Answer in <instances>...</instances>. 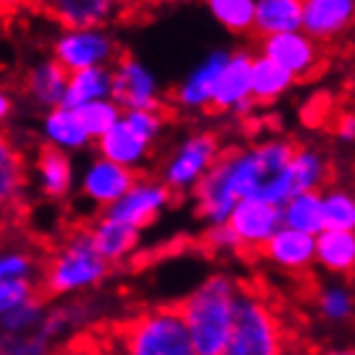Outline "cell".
Returning <instances> with one entry per match:
<instances>
[{"label": "cell", "instance_id": "74e56055", "mask_svg": "<svg viewBox=\"0 0 355 355\" xmlns=\"http://www.w3.org/2000/svg\"><path fill=\"white\" fill-rule=\"evenodd\" d=\"M335 134H338V139H343V142L355 144V111H345V114L338 116Z\"/></svg>", "mask_w": 355, "mask_h": 355}, {"label": "cell", "instance_id": "3957f363", "mask_svg": "<svg viewBox=\"0 0 355 355\" xmlns=\"http://www.w3.org/2000/svg\"><path fill=\"white\" fill-rule=\"evenodd\" d=\"M114 355H198L178 306H147L106 335Z\"/></svg>", "mask_w": 355, "mask_h": 355}, {"label": "cell", "instance_id": "7a4b0ae2", "mask_svg": "<svg viewBox=\"0 0 355 355\" xmlns=\"http://www.w3.org/2000/svg\"><path fill=\"white\" fill-rule=\"evenodd\" d=\"M240 293V281H234L227 273H214L204 278L183 302L178 304L198 355L224 353V347L230 343L232 327H234Z\"/></svg>", "mask_w": 355, "mask_h": 355}, {"label": "cell", "instance_id": "ac0fdd59", "mask_svg": "<svg viewBox=\"0 0 355 355\" xmlns=\"http://www.w3.org/2000/svg\"><path fill=\"white\" fill-rule=\"evenodd\" d=\"M96 147L101 157H106V160H111V162H119V165H124V168L137 173L144 162L150 160L155 142H152L147 134L139 132L126 116H121V121H119L111 132L103 134L96 142Z\"/></svg>", "mask_w": 355, "mask_h": 355}, {"label": "cell", "instance_id": "e0dca14e", "mask_svg": "<svg viewBox=\"0 0 355 355\" xmlns=\"http://www.w3.org/2000/svg\"><path fill=\"white\" fill-rule=\"evenodd\" d=\"M260 255L284 273L302 275L311 266H317V234L281 227L263 248Z\"/></svg>", "mask_w": 355, "mask_h": 355}, {"label": "cell", "instance_id": "d6a6232c", "mask_svg": "<svg viewBox=\"0 0 355 355\" xmlns=\"http://www.w3.org/2000/svg\"><path fill=\"white\" fill-rule=\"evenodd\" d=\"M24 191V162L16 147L6 139L0 144V198L3 206H10L18 201Z\"/></svg>", "mask_w": 355, "mask_h": 355}, {"label": "cell", "instance_id": "8d00e7d4", "mask_svg": "<svg viewBox=\"0 0 355 355\" xmlns=\"http://www.w3.org/2000/svg\"><path fill=\"white\" fill-rule=\"evenodd\" d=\"M206 245L214 252H240V245L234 240V234L227 224H219V227H209L206 232Z\"/></svg>", "mask_w": 355, "mask_h": 355}, {"label": "cell", "instance_id": "603a6c76", "mask_svg": "<svg viewBox=\"0 0 355 355\" xmlns=\"http://www.w3.org/2000/svg\"><path fill=\"white\" fill-rule=\"evenodd\" d=\"M329 183V160L327 155L311 144L296 147L288 162V188L291 196L306 191H322Z\"/></svg>", "mask_w": 355, "mask_h": 355}, {"label": "cell", "instance_id": "44dd1931", "mask_svg": "<svg viewBox=\"0 0 355 355\" xmlns=\"http://www.w3.org/2000/svg\"><path fill=\"white\" fill-rule=\"evenodd\" d=\"M317 266L335 278L355 275V230H322L317 234Z\"/></svg>", "mask_w": 355, "mask_h": 355}, {"label": "cell", "instance_id": "7c38bea8", "mask_svg": "<svg viewBox=\"0 0 355 355\" xmlns=\"http://www.w3.org/2000/svg\"><path fill=\"white\" fill-rule=\"evenodd\" d=\"M170 201H173V191L160 178H137V183L103 214L142 232L168 209Z\"/></svg>", "mask_w": 355, "mask_h": 355}, {"label": "cell", "instance_id": "5bb4252c", "mask_svg": "<svg viewBox=\"0 0 355 355\" xmlns=\"http://www.w3.org/2000/svg\"><path fill=\"white\" fill-rule=\"evenodd\" d=\"M230 54L232 52H227V49H214V52L206 54L204 60L180 80V85L173 90L170 101L186 114H198V111L211 108L216 85H219V78H222V70L230 60Z\"/></svg>", "mask_w": 355, "mask_h": 355}, {"label": "cell", "instance_id": "4316f807", "mask_svg": "<svg viewBox=\"0 0 355 355\" xmlns=\"http://www.w3.org/2000/svg\"><path fill=\"white\" fill-rule=\"evenodd\" d=\"M293 83H296V78L288 70H284L281 64L263 57V54H255V62H252V98H255L258 106L275 103L278 98L286 96L293 88Z\"/></svg>", "mask_w": 355, "mask_h": 355}, {"label": "cell", "instance_id": "b9f144b4", "mask_svg": "<svg viewBox=\"0 0 355 355\" xmlns=\"http://www.w3.org/2000/svg\"><path fill=\"white\" fill-rule=\"evenodd\" d=\"M134 6H137V3H152V0H132Z\"/></svg>", "mask_w": 355, "mask_h": 355}, {"label": "cell", "instance_id": "277c9868", "mask_svg": "<svg viewBox=\"0 0 355 355\" xmlns=\"http://www.w3.org/2000/svg\"><path fill=\"white\" fill-rule=\"evenodd\" d=\"M288 332L278 304L258 286L242 284L234 327L222 355H286Z\"/></svg>", "mask_w": 355, "mask_h": 355}, {"label": "cell", "instance_id": "30bf717a", "mask_svg": "<svg viewBox=\"0 0 355 355\" xmlns=\"http://www.w3.org/2000/svg\"><path fill=\"white\" fill-rule=\"evenodd\" d=\"M258 54L278 62L296 80H309L311 75H317L324 67V44L311 39L304 28L260 39Z\"/></svg>", "mask_w": 355, "mask_h": 355}, {"label": "cell", "instance_id": "d590c367", "mask_svg": "<svg viewBox=\"0 0 355 355\" xmlns=\"http://www.w3.org/2000/svg\"><path fill=\"white\" fill-rule=\"evenodd\" d=\"M54 355H114V353H111L106 338H80Z\"/></svg>", "mask_w": 355, "mask_h": 355}, {"label": "cell", "instance_id": "ab89813d", "mask_svg": "<svg viewBox=\"0 0 355 355\" xmlns=\"http://www.w3.org/2000/svg\"><path fill=\"white\" fill-rule=\"evenodd\" d=\"M10 108H13V98H10V93H3V96H0V119H3V121L10 119Z\"/></svg>", "mask_w": 355, "mask_h": 355}, {"label": "cell", "instance_id": "52a82bcc", "mask_svg": "<svg viewBox=\"0 0 355 355\" xmlns=\"http://www.w3.org/2000/svg\"><path fill=\"white\" fill-rule=\"evenodd\" d=\"M52 57L67 72L114 67L121 46L108 28H62L52 42Z\"/></svg>", "mask_w": 355, "mask_h": 355}, {"label": "cell", "instance_id": "1f68e13d", "mask_svg": "<svg viewBox=\"0 0 355 355\" xmlns=\"http://www.w3.org/2000/svg\"><path fill=\"white\" fill-rule=\"evenodd\" d=\"M75 111L80 116L85 132L90 134V139H96V142L106 132H111L121 121V116H124V108L119 106L114 98H108V101H93V103L75 108Z\"/></svg>", "mask_w": 355, "mask_h": 355}, {"label": "cell", "instance_id": "d4e9b609", "mask_svg": "<svg viewBox=\"0 0 355 355\" xmlns=\"http://www.w3.org/2000/svg\"><path fill=\"white\" fill-rule=\"evenodd\" d=\"M114 98V70L111 67H88V70L70 72L64 106L80 108L93 101Z\"/></svg>", "mask_w": 355, "mask_h": 355}, {"label": "cell", "instance_id": "f35d334b", "mask_svg": "<svg viewBox=\"0 0 355 355\" xmlns=\"http://www.w3.org/2000/svg\"><path fill=\"white\" fill-rule=\"evenodd\" d=\"M0 6H3V13L10 16V13H18V10L36 6V0H0Z\"/></svg>", "mask_w": 355, "mask_h": 355}, {"label": "cell", "instance_id": "d6986e66", "mask_svg": "<svg viewBox=\"0 0 355 355\" xmlns=\"http://www.w3.org/2000/svg\"><path fill=\"white\" fill-rule=\"evenodd\" d=\"M67 83H70V72L54 57H49V60H42L34 67H28L26 78H24V90L34 106H39L42 111H52L57 106H64Z\"/></svg>", "mask_w": 355, "mask_h": 355}, {"label": "cell", "instance_id": "ffe728a7", "mask_svg": "<svg viewBox=\"0 0 355 355\" xmlns=\"http://www.w3.org/2000/svg\"><path fill=\"white\" fill-rule=\"evenodd\" d=\"M42 137H44L46 147H54V150L62 152H78L85 150L93 139L90 134L85 132L78 111L70 106H57L52 111H44L42 116Z\"/></svg>", "mask_w": 355, "mask_h": 355}, {"label": "cell", "instance_id": "f546056e", "mask_svg": "<svg viewBox=\"0 0 355 355\" xmlns=\"http://www.w3.org/2000/svg\"><path fill=\"white\" fill-rule=\"evenodd\" d=\"M214 21L232 34H250L255 31L258 0H206Z\"/></svg>", "mask_w": 355, "mask_h": 355}, {"label": "cell", "instance_id": "ba28073f", "mask_svg": "<svg viewBox=\"0 0 355 355\" xmlns=\"http://www.w3.org/2000/svg\"><path fill=\"white\" fill-rule=\"evenodd\" d=\"M132 6V0H36L34 8L62 28H108Z\"/></svg>", "mask_w": 355, "mask_h": 355}, {"label": "cell", "instance_id": "4dcf8cb0", "mask_svg": "<svg viewBox=\"0 0 355 355\" xmlns=\"http://www.w3.org/2000/svg\"><path fill=\"white\" fill-rule=\"evenodd\" d=\"M324 230H355V193L343 186H327L322 191Z\"/></svg>", "mask_w": 355, "mask_h": 355}, {"label": "cell", "instance_id": "8992f818", "mask_svg": "<svg viewBox=\"0 0 355 355\" xmlns=\"http://www.w3.org/2000/svg\"><path fill=\"white\" fill-rule=\"evenodd\" d=\"M219 137L211 132H193L183 137L170 157L162 162L160 180L173 193H193L216 162L222 160Z\"/></svg>", "mask_w": 355, "mask_h": 355}, {"label": "cell", "instance_id": "9a60e30c", "mask_svg": "<svg viewBox=\"0 0 355 355\" xmlns=\"http://www.w3.org/2000/svg\"><path fill=\"white\" fill-rule=\"evenodd\" d=\"M137 183V173L119 162H111L98 155L96 160L88 162L80 178V193L98 209H111V206Z\"/></svg>", "mask_w": 355, "mask_h": 355}, {"label": "cell", "instance_id": "8fae6325", "mask_svg": "<svg viewBox=\"0 0 355 355\" xmlns=\"http://www.w3.org/2000/svg\"><path fill=\"white\" fill-rule=\"evenodd\" d=\"M114 70V101L124 111L162 108V90L155 72L132 54H121Z\"/></svg>", "mask_w": 355, "mask_h": 355}, {"label": "cell", "instance_id": "f1b7e54d", "mask_svg": "<svg viewBox=\"0 0 355 355\" xmlns=\"http://www.w3.org/2000/svg\"><path fill=\"white\" fill-rule=\"evenodd\" d=\"M284 227L309 234H320L324 230V211H322V191H306V193L291 196L284 206Z\"/></svg>", "mask_w": 355, "mask_h": 355}, {"label": "cell", "instance_id": "6da1fadb", "mask_svg": "<svg viewBox=\"0 0 355 355\" xmlns=\"http://www.w3.org/2000/svg\"><path fill=\"white\" fill-rule=\"evenodd\" d=\"M296 144L288 139H263L222 155L211 173L196 186V214L206 227L227 224L242 198H266L284 206L291 198L288 162Z\"/></svg>", "mask_w": 355, "mask_h": 355}, {"label": "cell", "instance_id": "9c48e42d", "mask_svg": "<svg viewBox=\"0 0 355 355\" xmlns=\"http://www.w3.org/2000/svg\"><path fill=\"white\" fill-rule=\"evenodd\" d=\"M227 227L240 245V252L260 255L270 237L284 227V214L281 206L270 204L266 198H242L230 214Z\"/></svg>", "mask_w": 355, "mask_h": 355}, {"label": "cell", "instance_id": "60d3db41", "mask_svg": "<svg viewBox=\"0 0 355 355\" xmlns=\"http://www.w3.org/2000/svg\"><path fill=\"white\" fill-rule=\"evenodd\" d=\"M317 355H355V347L347 345V347H329V350H322Z\"/></svg>", "mask_w": 355, "mask_h": 355}, {"label": "cell", "instance_id": "cb8c5ba5", "mask_svg": "<svg viewBox=\"0 0 355 355\" xmlns=\"http://www.w3.org/2000/svg\"><path fill=\"white\" fill-rule=\"evenodd\" d=\"M36 186L49 201H60L72 191V162L70 155L54 147H42L36 155Z\"/></svg>", "mask_w": 355, "mask_h": 355}, {"label": "cell", "instance_id": "5b68a950", "mask_svg": "<svg viewBox=\"0 0 355 355\" xmlns=\"http://www.w3.org/2000/svg\"><path fill=\"white\" fill-rule=\"evenodd\" d=\"M108 263L93 245L88 227L70 232L46 258L42 273V291L46 296H72L96 288L108 275Z\"/></svg>", "mask_w": 355, "mask_h": 355}, {"label": "cell", "instance_id": "2e32d148", "mask_svg": "<svg viewBox=\"0 0 355 355\" xmlns=\"http://www.w3.org/2000/svg\"><path fill=\"white\" fill-rule=\"evenodd\" d=\"M302 28L320 44H335L355 28V0H304Z\"/></svg>", "mask_w": 355, "mask_h": 355}, {"label": "cell", "instance_id": "7402d4cb", "mask_svg": "<svg viewBox=\"0 0 355 355\" xmlns=\"http://www.w3.org/2000/svg\"><path fill=\"white\" fill-rule=\"evenodd\" d=\"M90 237L96 250L108 260V263H121L124 258H129L137 245H139V230H134L129 224L119 222L114 216H98L96 222L88 227Z\"/></svg>", "mask_w": 355, "mask_h": 355}, {"label": "cell", "instance_id": "484cf974", "mask_svg": "<svg viewBox=\"0 0 355 355\" xmlns=\"http://www.w3.org/2000/svg\"><path fill=\"white\" fill-rule=\"evenodd\" d=\"M304 0H258L255 34L266 36L302 31Z\"/></svg>", "mask_w": 355, "mask_h": 355}, {"label": "cell", "instance_id": "83f0119b", "mask_svg": "<svg viewBox=\"0 0 355 355\" xmlns=\"http://www.w3.org/2000/svg\"><path fill=\"white\" fill-rule=\"evenodd\" d=\"M314 309L327 324H347L355 322V291L345 281L322 284L314 293Z\"/></svg>", "mask_w": 355, "mask_h": 355}, {"label": "cell", "instance_id": "e575fe53", "mask_svg": "<svg viewBox=\"0 0 355 355\" xmlns=\"http://www.w3.org/2000/svg\"><path fill=\"white\" fill-rule=\"evenodd\" d=\"M42 302L36 281H0V314Z\"/></svg>", "mask_w": 355, "mask_h": 355}, {"label": "cell", "instance_id": "836d02e7", "mask_svg": "<svg viewBox=\"0 0 355 355\" xmlns=\"http://www.w3.org/2000/svg\"><path fill=\"white\" fill-rule=\"evenodd\" d=\"M44 268L24 248H8L0 258V281H36L42 284Z\"/></svg>", "mask_w": 355, "mask_h": 355}, {"label": "cell", "instance_id": "4fadbf2b", "mask_svg": "<svg viewBox=\"0 0 355 355\" xmlns=\"http://www.w3.org/2000/svg\"><path fill=\"white\" fill-rule=\"evenodd\" d=\"M252 62L255 54L237 49L230 54V60L224 64L216 96H214L211 111L232 116H248L252 108L258 106L252 98Z\"/></svg>", "mask_w": 355, "mask_h": 355}]
</instances>
